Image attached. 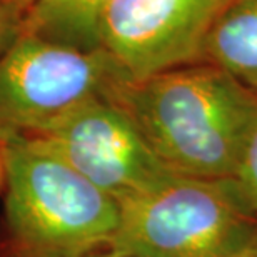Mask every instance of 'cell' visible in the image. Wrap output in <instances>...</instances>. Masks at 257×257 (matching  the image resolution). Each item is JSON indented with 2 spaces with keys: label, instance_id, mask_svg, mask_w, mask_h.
<instances>
[{
  "label": "cell",
  "instance_id": "1",
  "mask_svg": "<svg viewBox=\"0 0 257 257\" xmlns=\"http://www.w3.org/2000/svg\"><path fill=\"white\" fill-rule=\"evenodd\" d=\"M181 176L234 179L257 120V92L209 62L115 80L104 92Z\"/></svg>",
  "mask_w": 257,
  "mask_h": 257
},
{
  "label": "cell",
  "instance_id": "2",
  "mask_svg": "<svg viewBox=\"0 0 257 257\" xmlns=\"http://www.w3.org/2000/svg\"><path fill=\"white\" fill-rule=\"evenodd\" d=\"M5 224L19 257H85L109 249L120 205L37 137L0 144Z\"/></svg>",
  "mask_w": 257,
  "mask_h": 257
},
{
  "label": "cell",
  "instance_id": "3",
  "mask_svg": "<svg viewBox=\"0 0 257 257\" xmlns=\"http://www.w3.org/2000/svg\"><path fill=\"white\" fill-rule=\"evenodd\" d=\"M257 229L235 179L179 176L120 204L110 249L128 257H230Z\"/></svg>",
  "mask_w": 257,
  "mask_h": 257
},
{
  "label": "cell",
  "instance_id": "4",
  "mask_svg": "<svg viewBox=\"0 0 257 257\" xmlns=\"http://www.w3.org/2000/svg\"><path fill=\"white\" fill-rule=\"evenodd\" d=\"M122 77L104 49L80 52L24 32L0 57V144L37 136Z\"/></svg>",
  "mask_w": 257,
  "mask_h": 257
},
{
  "label": "cell",
  "instance_id": "5",
  "mask_svg": "<svg viewBox=\"0 0 257 257\" xmlns=\"http://www.w3.org/2000/svg\"><path fill=\"white\" fill-rule=\"evenodd\" d=\"M32 137L47 144L119 205L181 176L152 151L124 112L102 95L82 102Z\"/></svg>",
  "mask_w": 257,
  "mask_h": 257
},
{
  "label": "cell",
  "instance_id": "6",
  "mask_svg": "<svg viewBox=\"0 0 257 257\" xmlns=\"http://www.w3.org/2000/svg\"><path fill=\"white\" fill-rule=\"evenodd\" d=\"M230 0H114L100 45L139 80L202 59L207 35Z\"/></svg>",
  "mask_w": 257,
  "mask_h": 257
},
{
  "label": "cell",
  "instance_id": "7",
  "mask_svg": "<svg viewBox=\"0 0 257 257\" xmlns=\"http://www.w3.org/2000/svg\"><path fill=\"white\" fill-rule=\"evenodd\" d=\"M114 0H35L25 14L24 32L34 37L94 52L102 49L100 32Z\"/></svg>",
  "mask_w": 257,
  "mask_h": 257
},
{
  "label": "cell",
  "instance_id": "8",
  "mask_svg": "<svg viewBox=\"0 0 257 257\" xmlns=\"http://www.w3.org/2000/svg\"><path fill=\"white\" fill-rule=\"evenodd\" d=\"M200 62L220 67L257 92V0H230L210 29Z\"/></svg>",
  "mask_w": 257,
  "mask_h": 257
},
{
  "label": "cell",
  "instance_id": "9",
  "mask_svg": "<svg viewBox=\"0 0 257 257\" xmlns=\"http://www.w3.org/2000/svg\"><path fill=\"white\" fill-rule=\"evenodd\" d=\"M234 179L244 195L245 202L257 214V120L252 132H250L242 162H240L239 171Z\"/></svg>",
  "mask_w": 257,
  "mask_h": 257
},
{
  "label": "cell",
  "instance_id": "10",
  "mask_svg": "<svg viewBox=\"0 0 257 257\" xmlns=\"http://www.w3.org/2000/svg\"><path fill=\"white\" fill-rule=\"evenodd\" d=\"M25 12L9 0H0V57L24 34Z\"/></svg>",
  "mask_w": 257,
  "mask_h": 257
},
{
  "label": "cell",
  "instance_id": "11",
  "mask_svg": "<svg viewBox=\"0 0 257 257\" xmlns=\"http://www.w3.org/2000/svg\"><path fill=\"white\" fill-rule=\"evenodd\" d=\"M230 257H257V229L252 237L247 240V244Z\"/></svg>",
  "mask_w": 257,
  "mask_h": 257
},
{
  "label": "cell",
  "instance_id": "12",
  "mask_svg": "<svg viewBox=\"0 0 257 257\" xmlns=\"http://www.w3.org/2000/svg\"><path fill=\"white\" fill-rule=\"evenodd\" d=\"M85 257H128V255H124V254H120V252H115L114 249H102V250H97V252H92L89 255H85Z\"/></svg>",
  "mask_w": 257,
  "mask_h": 257
},
{
  "label": "cell",
  "instance_id": "13",
  "mask_svg": "<svg viewBox=\"0 0 257 257\" xmlns=\"http://www.w3.org/2000/svg\"><path fill=\"white\" fill-rule=\"evenodd\" d=\"M9 2L15 4L17 7H20L25 14H27V10H29L30 7H32V4L35 2V0H9Z\"/></svg>",
  "mask_w": 257,
  "mask_h": 257
},
{
  "label": "cell",
  "instance_id": "14",
  "mask_svg": "<svg viewBox=\"0 0 257 257\" xmlns=\"http://www.w3.org/2000/svg\"><path fill=\"white\" fill-rule=\"evenodd\" d=\"M5 182V166H4V157H2V149H0V189H2Z\"/></svg>",
  "mask_w": 257,
  "mask_h": 257
}]
</instances>
